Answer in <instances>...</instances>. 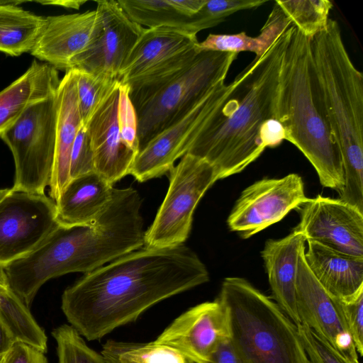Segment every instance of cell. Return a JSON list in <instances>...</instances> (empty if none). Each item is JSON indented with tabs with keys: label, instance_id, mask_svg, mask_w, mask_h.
<instances>
[{
	"label": "cell",
	"instance_id": "e575fe53",
	"mask_svg": "<svg viewBox=\"0 0 363 363\" xmlns=\"http://www.w3.org/2000/svg\"><path fill=\"white\" fill-rule=\"evenodd\" d=\"M339 300L357 353L363 355V289L347 300Z\"/></svg>",
	"mask_w": 363,
	"mask_h": 363
},
{
	"label": "cell",
	"instance_id": "836d02e7",
	"mask_svg": "<svg viewBox=\"0 0 363 363\" xmlns=\"http://www.w3.org/2000/svg\"><path fill=\"white\" fill-rule=\"evenodd\" d=\"M93 172H95L94 161L90 138L86 127L82 124L72 148L70 179Z\"/></svg>",
	"mask_w": 363,
	"mask_h": 363
},
{
	"label": "cell",
	"instance_id": "60d3db41",
	"mask_svg": "<svg viewBox=\"0 0 363 363\" xmlns=\"http://www.w3.org/2000/svg\"><path fill=\"white\" fill-rule=\"evenodd\" d=\"M8 289L9 286L7 284L4 269L2 267H0V293L7 290Z\"/></svg>",
	"mask_w": 363,
	"mask_h": 363
},
{
	"label": "cell",
	"instance_id": "d6a6232c",
	"mask_svg": "<svg viewBox=\"0 0 363 363\" xmlns=\"http://www.w3.org/2000/svg\"><path fill=\"white\" fill-rule=\"evenodd\" d=\"M309 363H350L328 342L305 325H297Z\"/></svg>",
	"mask_w": 363,
	"mask_h": 363
},
{
	"label": "cell",
	"instance_id": "ee69618b",
	"mask_svg": "<svg viewBox=\"0 0 363 363\" xmlns=\"http://www.w3.org/2000/svg\"><path fill=\"white\" fill-rule=\"evenodd\" d=\"M4 189H0V196L1 195V194L3 193Z\"/></svg>",
	"mask_w": 363,
	"mask_h": 363
},
{
	"label": "cell",
	"instance_id": "30bf717a",
	"mask_svg": "<svg viewBox=\"0 0 363 363\" xmlns=\"http://www.w3.org/2000/svg\"><path fill=\"white\" fill-rule=\"evenodd\" d=\"M232 83L219 84L179 121L160 133L138 153L130 174L140 182L160 177L187 153L229 95Z\"/></svg>",
	"mask_w": 363,
	"mask_h": 363
},
{
	"label": "cell",
	"instance_id": "ffe728a7",
	"mask_svg": "<svg viewBox=\"0 0 363 363\" xmlns=\"http://www.w3.org/2000/svg\"><path fill=\"white\" fill-rule=\"evenodd\" d=\"M82 124L79 109L76 71L69 69L56 92L55 150L49 196L56 202L70 180L69 162L76 135Z\"/></svg>",
	"mask_w": 363,
	"mask_h": 363
},
{
	"label": "cell",
	"instance_id": "d4e9b609",
	"mask_svg": "<svg viewBox=\"0 0 363 363\" xmlns=\"http://www.w3.org/2000/svg\"><path fill=\"white\" fill-rule=\"evenodd\" d=\"M291 25V21L275 2L257 36H249L245 32L236 34L211 33L203 41L199 43L198 47L201 50L237 54L240 52H252L256 57H260Z\"/></svg>",
	"mask_w": 363,
	"mask_h": 363
},
{
	"label": "cell",
	"instance_id": "6da1fadb",
	"mask_svg": "<svg viewBox=\"0 0 363 363\" xmlns=\"http://www.w3.org/2000/svg\"><path fill=\"white\" fill-rule=\"evenodd\" d=\"M209 274L184 244L127 253L84 274L62 296L67 321L96 340L135 321L155 304L206 283Z\"/></svg>",
	"mask_w": 363,
	"mask_h": 363
},
{
	"label": "cell",
	"instance_id": "83f0119b",
	"mask_svg": "<svg viewBox=\"0 0 363 363\" xmlns=\"http://www.w3.org/2000/svg\"><path fill=\"white\" fill-rule=\"evenodd\" d=\"M101 354L107 363H203L168 345L156 342L107 341Z\"/></svg>",
	"mask_w": 363,
	"mask_h": 363
},
{
	"label": "cell",
	"instance_id": "484cf974",
	"mask_svg": "<svg viewBox=\"0 0 363 363\" xmlns=\"http://www.w3.org/2000/svg\"><path fill=\"white\" fill-rule=\"evenodd\" d=\"M45 17L16 5L0 6V52L17 57L34 48Z\"/></svg>",
	"mask_w": 363,
	"mask_h": 363
},
{
	"label": "cell",
	"instance_id": "8d00e7d4",
	"mask_svg": "<svg viewBox=\"0 0 363 363\" xmlns=\"http://www.w3.org/2000/svg\"><path fill=\"white\" fill-rule=\"evenodd\" d=\"M259 134L261 142L265 148L277 147L286 140L285 129L276 118L265 121Z\"/></svg>",
	"mask_w": 363,
	"mask_h": 363
},
{
	"label": "cell",
	"instance_id": "1f68e13d",
	"mask_svg": "<svg viewBox=\"0 0 363 363\" xmlns=\"http://www.w3.org/2000/svg\"><path fill=\"white\" fill-rule=\"evenodd\" d=\"M118 124L123 144L135 153L139 152L138 119L129 97V88L121 84L117 113Z\"/></svg>",
	"mask_w": 363,
	"mask_h": 363
},
{
	"label": "cell",
	"instance_id": "7a4b0ae2",
	"mask_svg": "<svg viewBox=\"0 0 363 363\" xmlns=\"http://www.w3.org/2000/svg\"><path fill=\"white\" fill-rule=\"evenodd\" d=\"M287 36L286 30L236 76L229 95L187 152L209 163L218 179L241 172L266 149L259 133L265 121L275 118Z\"/></svg>",
	"mask_w": 363,
	"mask_h": 363
},
{
	"label": "cell",
	"instance_id": "8992f818",
	"mask_svg": "<svg viewBox=\"0 0 363 363\" xmlns=\"http://www.w3.org/2000/svg\"><path fill=\"white\" fill-rule=\"evenodd\" d=\"M238 55L201 50L187 67L135 108L140 150L225 82Z\"/></svg>",
	"mask_w": 363,
	"mask_h": 363
},
{
	"label": "cell",
	"instance_id": "ab89813d",
	"mask_svg": "<svg viewBox=\"0 0 363 363\" xmlns=\"http://www.w3.org/2000/svg\"><path fill=\"white\" fill-rule=\"evenodd\" d=\"M43 5H53V6H62L67 9H79L82 5L85 4L86 1H73V0H67V1H38Z\"/></svg>",
	"mask_w": 363,
	"mask_h": 363
},
{
	"label": "cell",
	"instance_id": "ba28073f",
	"mask_svg": "<svg viewBox=\"0 0 363 363\" xmlns=\"http://www.w3.org/2000/svg\"><path fill=\"white\" fill-rule=\"evenodd\" d=\"M217 180V173L209 163L185 154L169 171L167 192L152 225L145 232L144 246L165 247L184 244L199 201Z\"/></svg>",
	"mask_w": 363,
	"mask_h": 363
},
{
	"label": "cell",
	"instance_id": "d6986e66",
	"mask_svg": "<svg viewBox=\"0 0 363 363\" xmlns=\"http://www.w3.org/2000/svg\"><path fill=\"white\" fill-rule=\"evenodd\" d=\"M306 240L293 230L284 238L267 240L261 252L274 302L297 326L296 293L298 262Z\"/></svg>",
	"mask_w": 363,
	"mask_h": 363
},
{
	"label": "cell",
	"instance_id": "4316f807",
	"mask_svg": "<svg viewBox=\"0 0 363 363\" xmlns=\"http://www.w3.org/2000/svg\"><path fill=\"white\" fill-rule=\"evenodd\" d=\"M0 321L13 341L46 352L48 337L29 308L9 288L0 293Z\"/></svg>",
	"mask_w": 363,
	"mask_h": 363
},
{
	"label": "cell",
	"instance_id": "603a6c76",
	"mask_svg": "<svg viewBox=\"0 0 363 363\" xmlns=\"http://www.w3.org/2000/svg\"><path fill=\"white\" fill-rule=\"evenodd\" d=\"M113 189V185L95 172L71 179L55 202L59 223L66 225L89 223L109 203Z\"/></svg>",
	"mask_w": 363,
	"mask_h": 363
},
{
	"label": "cell",
	"instance_id": "3957f363",
	"mask_svg": "<svg viewBox=\"0 0 363 363\" xmlns=\"http://www.w3.org/2000/svg\"><path fill=\"white\" fill-rule=\"evenodd\" d=\"M287 33L274 118L285 129V140L307 158L321 185L338 192L345 184L342 157L328 121L311 39L294 25Z\"/></svg>",
	"mask_w": 363,
	"mask_h": 363
},
{
	"label": "cell",
	"instance_id": "2e32d148",
	"mask_svg": "<svg viewBox=\"0 0 363 363\" xmlns=\"http://www.w3.org/2000/svg\"><path fill=\"white\" fill-rule=\"evenodd\" d=\"M102 30L101 16L96 9L48 16L30 53L55 69L66 72L71 60L94 43Z\"/></svg>",
	"mask_w": 363,
	"mask_h": 363
},
{
	"label": "cell",
	"instance_id": "f546056e",
	"mask_svg": "<svg viewBox=\"0 0 363 363\" xmlns=\"http://www.w3.org/2000/svg\"><path fill=\"white\" fill-rule=\"evenodd\" d=\"M52 335L57 343L58 363H107L72 325H62L54 329Z\"/></svg>",
	"mask_w": 363,
	"mask_h": 363
},
{
	"label": "cell",
	"instance_id": "8fae6325",
	"mask_svg": "<svg viewBox=\"0 0 363 363\" xmlns=\"http://www.w3.org/2000/svg\"><path fill=\"white\" fill-rule=\"evenodd\" d=\"M308 199L303 179L297 174L264 178L242 191L227 224L230 230L247 239L280 221Z\"/></svg>",
	"mask_w": 363,
	"mask_h": 363
},
{
	"label": "cell",
	"instance_id": "74e56055",
	"mask_svg": "<svg viewBox=\"0 0 363 363\" xmlns=\"http://www.w3.org/2000/svg\"><path fill=\"white\" fill-rule=\"evenodd\" d=\"M208 363H244L235 352L230 342V338L223 342Z\"/></svg>",
	"mask_w": 363,
	"mask_h": 363
},
{
	"label": "cell",
	"instance_id": "5bb4252c",
	"mask_svg": "<svg viewBox=\"0 0 363 363\" xmlns=\"http://www.w3.org/2000/svg\"><path fill=\"white\" fill-rule=\"evenodd\" d=\"M304 251L299 259L296 278L300 323L328 342L350 363H360L339 300L331 296L315 278L306 262Z\"/></svg>",
	"mask_w": 363,
	"mask_h": 363
},
{
	"label": "cell",
	"instance_id": "7c38bea8",
	"mask_svg": "<svg viewBox=\"0 0 363 363\" xmlns=\"http://www.w3.org/2000/svg\"><path fill=\"white\" fill-rule=\"evenodd\" d=\"M297 210L300 220L294 230L306 242L363 257V211L339 199L321 195L308 198Z\"/></svg>",
	"mask_w": 363,
	"mask_h": 363
},
{
	"label": "cell",
	"instance_id": "e0dca14e",
	"mask_svg": "<svg viewBox=\"0 0 363 363\" xmlns=\"http://www.w3.org/2000/svg\"><path fill=\"white\" fill-rule=\"evenodd\" d=\"M120 85L117 81L84 125L93 150L95 172L111 185L130 174L137 156L121 138L117 118Z\"/></svg>",
	"mask_w": 363,
	"mask_h": 363
},
{
	"label": "cell",
	"instance_id": "9a60e30c",
	"mask_svg": "<svg viewBox=\"0 0 363 363\" xmlns=\"http://www.w3.org/2000/svg\"><path fill=\"white\" fill-rule=\"evenodd\" d=\"M230 338L228 314L217 298L181 314L154 340L208 363L219 345Z\"/></svg>",
	"mask_w": 363,
	"mask_h": 363
},
{
	"label": "cell",
	"instance_id": "4fadbf2b",
	"mask_svg": "<svg viewBox=\"0 0 363 363\" xmlns=\"http://www.w3.org/2000/svg\"><path fill=\"white\" fill-rule=\"evenodd\" d=\"M96 2L103 22L102 32L94 43L71 60L69 69L117 80L145 28L133 21L117 1Z\"/></svg>",
	"mask_w": 363,
	"mask_h": 363
},
{
	"label": "cell",
	"instance_id": "9c48e42d",
	"mask_svg": "<svg viewBox=\"0 0 363 363\" xmlns=\"http://www.w3.org/2000/svg\"><path fill=\"white\" fill-rule=\"evenodd\" d=\"M59 223L56 203L50 196L4 189L0 196V267L33 250Z\"/></svg>",
	"mask_w": 363,
	"mask_h": 363
},
{
	"label": "cell",
	"instance_id": "f35d334b",
	"mask_svg": "<svg viewBox=\"0 0 363 363\" xmlns=\"http://www.w3.org/2000/svg\"><path fill=\"white\" fill-rule=\"evenodd\" d=\"M14 344L15 342L0 321V356L9 352Z\"/></svg>",
	"mask_w": 363,
	"mask_h": 363
},
{
	"label": "cell",
	"instance_id": "4dcf8cb0",
	"mask_svg": "<svg viewBox=\"0 0 363 363\" xmlns=\"http://www.w3.org/2000/svg\"><path fill=\"white\" fill-rule=\"evenodd\" d=\"M76 71L79 109L83 125L112 90L118 80Z\"/></svg>",
	"mask_w": 363,
	"mask_h": 363
},
{
	"label": "cell",
	"instance_id": "5b68a950",
	"mask_svg": "<svg viewBox=\"0 0 363 363\" xmlns=\"http://www.w3.org/2000/svg\"><path fill=\"white\" fill-rule=\"evenodd\" d=\"M218 299L228 314L230 342L244 363H309L297 326L247 280L225 278Z\"/></svg>",
	"mask_w": 363,
	"mask_h": 363
},
{
	"label": "cell",
	"instance_id": "7bdbcfd3",
	"mask_svg": "<svg viewBox=\"0 0 363 363\" xmlns=\"http://www.w3.org/2000/svg\"><path fill=\"white\" fill-rule=\"evenodd\" d=\"M6 354H4V355H1L0 356V363H4V359H5V356Z\"/></svg>",
	"mask_w": 363,
	"mask_h": 363
},
{
	"label": "cell",
	"instance_id": "44dd1931",
	"mask_svg": "<svg viewBox=\"0 0 363 363\" xmlns=\"http://www.w3.org/2000/svg\"><path fill=\"white\" fill-rule=\"evenodd\" d=\"M304 258L311 272L333 297L347 300L363 289V257L306 241Z\"/></svg>",
	"mask_w": 363,
	"mask_h": 363
},
{
	"label": "cell",
	"instance_id": "52a82bcc",
	"mask_svg": "<svg viewBox=\"0 0 363 363\" xmlns=\"http://www.w3.org/2000/svg\"><path fill=\"white\" fill-rule=\"evenodd\" d=\"M55 131L56 94L30 106L0 135L14 160L12 188L45 194L53 169Z\"/></svg>",
	"mask_w": 363,
	"mask_h": 363
},
{
	"label": "cell",
	"instance_id": "f1b7e54d",
	"mask_svg": "<svg viewBox=\"0 0 363 363\" xmlns=\"http://www.w3.org/2000/svg\"><path fill=\"white\" fill-rule=\"evenodd\" d=\"M286 16L310 39L323 30L333 4L328 0H277Z\"/></svg>",
	"mask_w": 363,
	"mask_h": 363
},
{
	"label": "cell",
	"instance_id": "cb8c5ba5",
	"mask_svg": "<svg viewBox=\"0 0 363 363\" xmlns=\"http://www.w3.org/2000/svg\"><path fill=\"white\" fill-rule=\"evenodd\" d=\"M119 6L134 22L148 28L164 27L196 35L201 30L216 26L202 10L189 16L177 0H118Z\"/></svg>",
	"mask_w": 363,
	"mask_h": 363
},
{
	"label": "cell",
	"instance_id": "ac0fdd59",
	"mask_svg": "<svg viewBox=\"0 0 363 363\" xmlns=\"http://www.w3.org/2000/svg\"><path fill=\"white\" fill-rule=\"evenodd\" d=\"M199 43L196 35L174 28H145L117 80L123 84L168 66Z\"/></svg>",
	"mask_w": 363,
	"mask_h": 363
},
{
	"label": "cell",
	"instance_id": "7402d4cb",
	"mask_svg": "<svg viewBox=\"0 0 363 363\" xmlns=\"http://www.w3.org/2000/svg\"><path fill=\"white\" fill-rule=\"evenodd\" d=\"M57 69L34 60L20 77L0 91V135L32 106L56 94Z\"/></svg>",
	"mask_w": 363,
	"mask_h": 363
},
{
	"label": "cell",
	"instance_id": "277c9868",
	"mask_svg": "<svg viewBox=\"0 0 363 363\" xmlns=\"http://www.w3.org/2000/svg\"><path fill=\"white\" fill-rule=\"evenodd\" d=\"M328 121L340 149L345 184L339 199L363 211V74L346 50L338 23L311 39Z\"/></svg>",
	"mask_w": 363,
	"mask_h": 363
},
{
	"label": "cell",
	"instance_id": "b9f144b4",
	"mask_svg": "<svg viewBox=\"0 0 363 363\" xmlns=\"http://www.w3.org/2000/svg\"><path fill=\"white\" fill-rule=\"evenodd\" d=\"M26 1H14V0H0V6H5V5H16L18 6L21 4H23Z\"/></svg>",
	"mask_w": 363,
	"mask_h": 363
},
{
	"label": "cell",
	"instance_id": "d590c367",
	"mask_svg": "<svg viewBox=\"0 0 363 363\" xmlns=\"http://www.w3.org/2000/svg\"><path fill=\"white\" fill-rule=\"evenodd\" d=\"M4 363H48L45 353L21 342H16L6 353Z\"/></svg>",
	"mask_w": 363,
	"mask_h": 363
}]
</instances>
